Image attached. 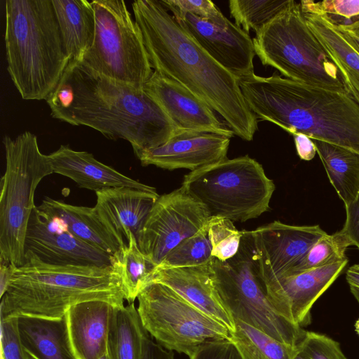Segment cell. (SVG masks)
<instances>
[{"label": "cell", "instance_id": "obj_9", "mask_svg": "<svg viewBox=\"0 0 359 359\" xmlns=\"http://www.w3.org/2000/svg\"><path fill=\"white\" fill-rule=\"evenodd\" d=\"M215 288L233 320L250 325L271 337L297 346L306 330L282 316L270 302L257 273L251 231H243L237 254L210 263Z\"/></svg>", "mask_w": 359, "mask_h": 359}, {"label": "cell", "instance_id": "obj_2", "mask_svg": "<svg viewBox=\"0 0 359 359\" xmlns=\"http://www.w3.org/2000/svg\"><path fill=\"white\" fill-rule=\"evenodd\" d=\"M132 8L154 71L206 103L235 135L252 140L258 121L243 97L238 79L192 39L160 0H137Z\"/></svg>", "mask_w": 359, "mask_h": 359}, {"label": "cell", "instance_id": "obj_24", "mask_svg": "<svg viewBox=\"0 0 359 359\" xmlns=\"http://www.w3.org/2000/svg\"><path fill=\"white\" fill-rule=\"evenodd\" d=\"M51 1L67 55L70 61L81 62L94 40L95 20L91 1Z\"/></svg>", "mask_w": 359, "mask_h": 359}, {"label": "cell", "instance_id": "obj_28", "mask_svg": "<svg viewBox=\"0 0 359 359\" xmlns=\"http://www.w3.org/2000/svg\"><path fill=\"white\" fill-rule=\"evenodd\" d=\"M147 333L134 303L116 307L108 340L111 359H141Z\"/></svg>", "mask_w": 359, "mask_h": 359}, {"label": "cell", "instance_id": "obj_33", "mask_svg": "<svg viewBox=\"0 0 359 359\" xmlns=\"http://www.w3.org/2000/svg\"><path fill=\"white\" fill-rule=\"evenodd\" d=\"M208 237V225L174 248L157 266L182 268L208 265L213 257Z\"/></svg>", "mask_w": 359, "mask_h": 359}, {"label": "cell", "instance_id": "obj_12", "mask_svg": "<svg viewBox=\"0 0 359 359\" xmlns=\"http://www.w3.org/2000/svg\"><path fill=\"white\" fill-rule=\"evenodd\" d=\"M210 218L203 204L180 187L158 197L137 238L138 246L156 267Z\"/></svg>", "mask_w": 359, "mask_h": 359}, {"label": "cell", "instance_id": "obj_34", "mask_svg": "<svg viewBox=\"0 0 359 359\" xmlns=\"http://www.w3.org/2000/svg\"><path fill=\"white\" fill-rule=\"evenodd\" d=\"M243 231H238L233 222L222 217H210L208 224V237L211 255L218 260L224 262L234 257L238 252Z\"/></svg>", "mask_w": 359, "mask_h": 359}, {"label": "cell", "instance_id": "obj_10", "mask_svg": "<svg viewBox=\"0 0 359 359\" xmlns=\"http://www.w3.org/2000/svg\"><path fill=\"white\" fill-rule=\"evenodd\" d=\"M94 40L81 61L117 82L142 89L154 71L140 30L123 0L91 1Z\"/></svg>", "mask_w": 359, "mask_h": 359}, {"label": "cell", "instance_id": "obj_42", "mask_svg": "<svg viewBox=\"0 0 359 359\" xmlns=\"http://www.w3.org/2000/svg\"><path fill=\"white\" fill-rule=\"evenodd\" d=\"M293 137L299 157L304 161L312 160L317 153L313 141L307 135L302 133L293 135Z\"/></svg>", "mask_w": 359, "mask_h": 359}, {"label": "cell", "instance_id": "obj_32", "mask_svg": "<svg viewBox=\"0 0 359 359\" xmlns=\"http://www.w3.org/2000/svg\"><path fill=\"white\" fill-rule=\"evenodd\" d=\"M290 0H230V14L235 24L249 34L252 29L257 33L279 13Z\"/></svg>", "mask_w": 359, "mask_h": 359}, {"label": "cell", "instance_id": "obj_23", "mask_svg": "<svg viewBox=\"0 0 359 359\" xmlns=\"http://www.w3.org/2000/svg\"><path fill=\"white\" fill-rule=\"evenodd\" d=\"M37 208L61 219L71 233L81 241L113 257L119 254V242L101 221L94 207L71 205L46 196Z\"/></svg>", "mask_w": 359, "mask_h": 359}, {"label": "cell", "instance_id": "obj_13", "mask_svg": "<svg viewBox=\"0 0 359 359\" xmlns=\"http://www.w3.org/2000/svg\"><path fill=\"white\" fill-rule=\"evenodd\" d=\"M25 253L46 264L60 266L107 267L117 259L78 238L61 219L44 213L36 206L27 225Z\"/></svg>", "mask_w": 359, "mask_h": 359}, {"label": "cell", "instance_id": "obj_21", "mask_svg": "<svg viewBox=\"0 0 359 359\" xmlns=\"http://www.w3.org/2000/svg\"><path fill=\"white\" fill-rule=\"evenodd\" d=\"M153 283L170 287L231 332L234 331V320L224 306L213 285L210 264L182 268L156 266L148 285Z\"/></svg>", "mask_w": 359, "mask_h": 359}, {"label": "cell", "instance_id": "obj_36", "mask_svg": "<svg viewBox=\"0 0 359 359\" xmlns=\"http://www.w3.org/2000/svg\"><path fill=\"white\" fill-rule=\"evenodd\" d=\"M297 348L295 359H348L338 341L315 332L306 331Z\"/></svg>", "mask_w": 359, "mask_h": 359}, {"label": "cell", "instance_id": "obj_26", "mask_svg": "<svg viewBox=\"0 0 359 359\" xmlns=\"http://www.w3.org/2000/svg\"><path fill=\"white\" fill-rule=\"evenodd\" d=\"M329 180L344 205L359 195V154L324 141L312 140Z\"/></svg>", "mask_w": 359, "mask_h": 359}, {"label": "cell", "instance_id": "obj_14", "mask_svg": "<svg viewBox=\"0 0 359 359\" xmlns=\"http://www.w3.org/2000/svg\"><path fill=\"white\" fill-rule=\"evenodd\" d=\"M257 273L265 285L285 274L320 238L319 225L296 226L274 221L251 231Z\"/></svg>", "mask_w": 359, "mask_h": 359}, {"label": "cell", "instance_id": "obj_49", "mask_svg": "<svg viewBox=\"0 0 359 359\" xmlns=\"http://www.w3.org/2000/svg\"><path fill=\"white\" fill-rule=\"evenodd\" d=\"M99 359H111L110 355L109 354L108 350L107 351L102 355Z\"/></svg>", "mask_w": 359, "mask_h": 359}, {"label": "cell", "instance_id": "obj_18", "mask_svg": "<svg viewBox=\"0 0 359 359\" xmlns=\"http://www.w3.org/2000/svg\"><path fill=\"white\" fill-rule=\"evenodd\" d=\"M143 89L178 128L233 136L211 107L177 81L154 71Z\"/></svg>", "mask_w": 359, "mask_h": 359}, {"label": "cell", "instance_id": "obj_40", "mask_svg": "<svg viewBox=\"0 0 359 359\" xmlns=\"http://www.w3.org/2000/svg\"><path fill=\"white\" fill-rule=\"evenodd\" d=\"M346 220L341 229L349 238L352 245L359 249V195L351 203L345 205Z\"/></svg>", "mask_w": 359, "mask_h": 359}, {"label": "cell", "instance_id": "obj_5", "mask_svg": "<svg viewBox=\"0 0 359 359\" xmlns=\"http://www.w3.org/2000/svg\"><path fill=\"white\" fill-rule=\"evenodd\" d=\"M7 71L22 99L46 100L69 63L51 0H7Z\"/></svg>", "mask_w": 359, "mask_h": 359}, {"label": "cell", "instance_id": "obj_15", "mask_svg": "<svg viewBox=\"0 0 359 359\" xmlns=\"http://www.w3.org/2000/svg\"><path fill=\"white\" fill-rule=\"evenodd\" d=\"M348 258L322 267L283 276L264 288L274 309L302 327L311 322V310L348 264Z\"/></svg>", "mask_w": 359, "mask_h": 359}, {"label": "cell", "instance_id": "obj_37", "mask_svg": "<svg viewBox=\"0 0 359 359\" xmlns=\"http://www.w3.org/2000/svg\"><path fill=\"white\" fill-rule=\"evenodd\" d=\"M172 14L191 13L215 25L226 27L230 22L210 0H160Z\"/></svg>", "mask_w": 359, "mask_h": 359}, {"label": "cell", "instance_id": "obj_45", "mask_svg": "<svg viewBox=\"0 0 359 359\" xmlns=\"http://www.w3.org/2000/svg\"><path fill=\"white\" fill-rule=\"evenodd\" d=\"M346 278L349 287L359 290V264H353L348 269Z\"/></svg>", "mask_w": 359, "mask_h": 359}, {"label": "cell", "instance_id": "obj_19", "mask_svg": "<svg viewBox=\"0 0 359 359\" xmlns=\"http://www.w3.org/2000/svg\"><path fill=\"white\" fill-rule=\"evenodd\" d=\"M95 194L97 202L94 208L121 249L128 245L130 233L137 239L160 196L157 192L125 187L102 189Z\"/></svg>", "mask_w": 359, "mask_h": 359}, {"label": "cell", "instance_id": "obj_48", "mask_svg": "<svg viewBox=\"0 0 359 359\" xmlns=\"http://www.w3.org/2000/svg\"><path fill=\"white\" fill-rule=\"evenodd\" d=\"M355 331L357 334L359 336V318L356 320L355 323Z\"/></svg>", "mask_w": 359, "mask_h": 359}, {"label": "cell", "instance_id": "obj_4", "mask_svg": "<svg viewBox=\"0 0 359 359\" xmlns=\"http://www.w3.org/2000/svg\"><path fill=\"white\" fill-rule=\"evenodd\" d=\"M25 259L1 297L0 318L60 319L71 306L90 300L124 306L118 257L107 267L48 264L30 253Z\"/></svg>", "mask_w": 359, "mask_h": 359}, {"label": "cell", "instance_id": "obj_3", "mask_svg": "<svg viewBox=\"0 0 359 359\" xmlns=\"http://www.w3.org/2000/svg\"><path fill=\"white\" fill-rule=\"evenodd\" d=\"M238 83L257 118L359 154V104L348 90L307 85L277 72L268 77L252 73Z\"/></svg>", "mask_w": 359, "mask_h": 359}, {"label": "cell", "instance_id": "obj_20", "mask_svg": "<svg viewBox=\"0 0 359 359\" xmlns=\"http://www.w3.org/2000/svg\"><path fill=\"white\" fill-rule=\"evenodd\" d=\"M114 305L90 300L71 306L64 319L71 349L76 359H99L108 350Z\"/></svg>", "mask_w": 359, "mask_h": 359}, {"label": "cell", "instance_id": "obj_8", "mask_svg": "<svg viewBox=\"0 0 359 359\" xmlns=\"http://www.w3.org/2000/svg\"><path fill=\"white\" fill-rule=\"evenodd\" d=\"M181 187L203 204L210 217L241 222L267 212L276 188L262 165L248 155L191 171Z\"/></svg>", "mask_w": 359, "mask_h": 359}, {"label": "cell", "instance_id": "obj_43", "mask_svg": "<svg viewBox=\"0 0 359 359\" xmlns=\"http://www.w3.org/2000/svg\"><path fill=\"white\" fill-rule=\"evenodd\" d=\"M336 27L351 46L359 53V20L348 25H336Z\"/></svg>", "mask_w": 359, "mask_h": 359}, {"label": "cell", "instance_id": "obj_35", "mask_svg": "<svg viewBox=\"0 0 359 359\" xmlns=\"http://www.w3.org/2000/svg\"><path fill=\"white\" fill-rule=\"evenodd\" d=\"M302 12L323 15L336 25H346L359 20V0L301 1Z\"/></svg>", "mask_w": 359, "mask_h": 359}, {"label": "cell", "instance_id": "obj_46", "mask_svg": "<svg viewBox=\"0 0 359 359\" xmlns=\"http://www.w3.org/2000/svg\"><path fill=\"white\" fill-rule=\"evenodd\" d=\"M346 90L359 104V89L347 78L341 76Z\"/></svg>", "mask_w": 359, "mask_h": 359}, {"label": "cell", "instance_id": "obj_31", "mask_svg": "<svg viewBox=\"0 0 359 359\" xmlns=\"http://www.w3.org/2000/svg\"><path fill=\"white\" fill-rule=\"evenodd\" d=\"M351 245V241L341 230L331 235L326 234L318 239L283 276L341 262L347 259L345 252Z\"/></svg>", "mask_w": 359, "mask_h": 359}, {"label": "cell", "instance_id": "obj_27", "mask_svg": "<svg viewBox=\"0 0 359 359\" xmlns=\"http://www.w3.org/2000/svg\"><path fill=\"white\" fill-rule=\"evenodd\" d=\"M302 13L308 27L341 76L347 78L359 89V53L327 18L307 12Z\"/></svg>", "mask_w": 359, "mask_h": 359}, {"label": "cell", "instance_id": "obj_6", "mask_svg": "<svg viewBox=\"0 0 359 359\" xmlns=\"http://www.w3.org/2000/svg\"><path fill=\"white\" fill-rule=\"evenodd\" d=\"M262 64L285 78L330 90H347L337 66L308 27L300 4L287 7L252 39Z\"/></svg>", "mask_w": 359, "mask_h": 359}, {"label": "cell", "instance_id": "obj_7", "mask_svg": "<svg viewBox=\"0 0 359 359\" xmlns=\"http://www.w3.org/2000/svg\"><path fill=\"white\" fill-rule=\"evenodd\" d=\"M6 170L1 179L0 260L20 266L25 263L27 225L40 182L53 173L36 136L25 131L15 138L4 135Z\"/></svg>", "mask_w": 359, "mask_h": 359}, {"label": "cell", "instance_id": "obj_1", "mask_svg": "<svg viewBox=\"0 0 359 359\" xmlns=\"http://www.w3.org/2000/svg\"><path fill=\"white\" fill-rule=\"evenodd\" d=\"M46 101L54 118L126 140L135 154L163 144L179 129L143 88L109 79L79 61H69Z\"/></svg>", "mask_w": 359, "mask_h": 359}, {"label": "cell", "instance_id": "obj_11", "mask_svg": "<svg viewBox=\"0 0 359 359\" xmlns=\"http://www.w3.org/2000/svg\"><path fill=\"white\" fill-rule=\"evenodd\" d=\"M137 299L143 327L169 351L189 356L206 341L232 338L226 327L164 285H148Z\"/></svg>", "mask_w": 359, "mask_h": 359}, {"label": "cell", "instance_id": "obj_44", "mask_svg": "<svg viewBox=\"0 0 359 359\" xmlns=\"http://www.w3.org/2000/svg\"><path fill=\"white\" fill-rule=\"evenodd\" d=\"M17 266L1 262L0 265V297L3 296L8 287L12 276Z\"/></svg>", "mask_w": 359, "mask_h": 359}, {"label": "cell", "instance_id": "obj_39", "mask_svg": "<svg viewBox=\"0 0 359 359\" xmlns=\"http://www.w3.org/2000/svg\"><path fill=\"white\" fill-rule=\"evenodd\" d=\"M190 359H243L231 339H219L206 341L189 355Z\"/></svg>", "mask_w": 359, "mask_h": 359}, {"label": "cell", "instance_id": "obj_29", "mask_svg": "<svg viewBox=\"0 0 359 359\" xmlns=\"http://www.w3.org/2000/svg\"><path fill=\"white\" fill-rule=\"evenodd\" d=\"M231 340L243 359H295L298 348L240 320H234Z\"/></svg>", "mask_w": 359, "mask_h": 359}, {"label": "cell", "instance_id": "obj_22", "mask_svg": "<svg viewBox=\"0 0 359 359\" xmlns=\"http://www.w3.org/2000/svg\"><path fill=\"white\" fill-rule=\"evenodd\" d=\"M48 156L53 173L70 178L81 188L96 192L109 188L125 187L156 192V188L123 175L98 161L87 151H75L68 145H60Z\"/></svg>", "mask_w": 359, "mask_h": 359}, {"label": "cell", "instance_id": "obj_38", "mask_svg": "<svg viewBox=\"0 0 359 359\" xmlns=\"http://www.w3.org/2000/svg\"><path fill=\"white\" fill-rule=\"evenodd\" d=\"M1 359H32L22 346L17 317L0 318Z\"/></svg>", "mask_w": 359, "mask_h": 359}, {"label": "cell", "instance_id": "obj_47", "mask_svg": "<svg viewBox=\"0 0 359 359\" xmlns=\"http://www.w3.org/2000/svg\"><path fill=\"white\" fill-rule=\"evenodd\" d=\"M350 290L359 304V290L353 287H350Z\"/></svg>", "mask_w": 359, "mask_h": 359}, {"label": "cell", "instance_id": "obj_25", "mask_svg": "<svg viewBox=\"0 0 359 359\" xmlns=\"http://www.w3.org/2000/svg\"><path fill=\"white\" fill-rule=\"evenodd\" d=\"M20 339L32 359H76L67 338L64 317H17Z\"/></svg>", "mask_w": 359, "mask_h": 359}, {"label": "cell", "instance_id": "obj_30", "mask_svg": "<svg viewBox=\"0 0 359 359\" xmlns=\"http://www.w3.org/2000/svg\"><path fill=\"white\" fill-rule=\"evenodd\" d=\"M118 261L126 300L129 304L134 303L139 294L148 285L155 266L142 252L133 233L130 235L128 245L121 250Z\"/></svg>", "mask_w": 359, "mask_h": 359}, {"label": "cell", "instance_id": "obj_16", "mask_svg": "<svg viewBox=\"0 0 359 359\" xmlns=\"http://www.w3.org/2000/svg\"><path fill=\"white\" fill-rule=\"evenodd\" d=\"M172 16L204 50L238 79L254 73L253 41L236 24L230 21L222 27L191 13Z\"/></svg>", "mask_w": 359, "mask_h": 359}, {"label": "cell", "instance_id": "obj_17", "mask_svg": "<svg viewBox=\"0 0 359 359\" xmlns=\"http://www.w3.org/2000/svg\"><path fill=\"white\" fill-rule=\"evenodd\" d=\"M230 137L213 133L178 129L163 144L136 154L142 165L191 171L227 158Z\"/></svg>", "mask_w": 359, "mask_h": 359}, {"label": "cell", "instance_id": "obj_41", "mask_svg": "<svg viewBox=\"0 0 359 359\" xmlns=\"http://www.w3.org/2000/svg\"><path fill=\"white\" fill-rule=\"evenodd\" d=\"M141 359H175V358L172 351L154 342L147 333L143 339Z\"/></svg>", "mask_w": 359, "mask_h": 359}]
</instances>
